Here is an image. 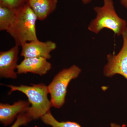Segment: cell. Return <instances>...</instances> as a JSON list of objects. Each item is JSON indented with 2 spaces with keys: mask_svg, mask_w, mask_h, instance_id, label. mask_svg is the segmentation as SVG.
Listing matches in <instances>:
<instances>
[{
  "mask_svg": "<svg viewBox=\"0 0 127 127\" xmlns=\"http://www.w3.org/2000/svg\"><path fill=\"white\" fill-rule=\"evenodd\" d=\"M94 10L96 16L88 27L90 32L97 34L103 29L106 28L119 36L122 35L127 29V21L117 14L112 0H104L102 6H95Z\"/></svg>",
  "mask_w": 127,
  "mask_h": 127,
  "instance_id": "1",
  "label": "cell"
},
{
  "mask_svg": "<svg viewBox=\"0 0 127 127\" xmlns=\"http://www.w3.org/2000/svg\"><path fill=\"white\" fill-rule=\"evenodd\" d=\"M6 86L11 89L9 94L17 91L26 95L31 106L26 112L32 120L41 118L52 107L51 101L48 97L49 93L48 86L43 83L32 84L31 86L9 85Z\"/></svg>",
  "mask_w": 127,
  "mask_h": 127,
  "instance_id": "2",
  "label": "cell"
},
{
  "mask_svg": "<svg viewBox=\"0 0 127 127\" xmlns=\"http://www.w3.org/2000/svg\"><path fill=\"white\" fill-rule=\"evenodd\" d=\"M37 20L27 3L17 12L15 22L7 32L14 39L16 45L21 46L27 42L38 40L36 29Z\"/></svg>",
  "mask_w": 127,
  "mask_h": 127,
  "instance_id": "3",
  "label": "cell"
},
{
  "mask_svg": "<svg viewBox=\"0 0 127 127\" xmlns=\"http://www.w3.org/2000/svg\"><path fill=\"white\" fill-rule=\"evenodd\" d=\"M81 72V69L74 65L60 71L55 76L48 86L52 107L59 108L63 106L68 84L72 80L77 78Z\"/></svg>",
  "mask_w": 127,
  "mask_h": 127,
  "instance_id": "4",
  "label": "cell"
},
{
  "mask_svg": "<svg viewBox=\"0 0 127 127\" xmlns=\"http://www.w3.org/2000/svg\"><path fill=\"white\" fill-rule=\"evenodd\" d=\"M122 47L117 55L109 53L107 55V63L103 68V74L111 77L116 74L122 76L127 79V29L122 35Z\"/></svg>",
  "mask_w": 127,
  "mask_h": 127,
  "instance_id": "5",
  "label": "cell"
},
{
  "mask_svg": "<svg viewBox=\"0 0 127 127\" xmlns=\"http://www.w3.org/2000/svg\"><path fill=\"white\" fill-rule=\"evenodd\" d=\"M21 47V56L24 58L42 57L48 60L51 57L50 53L56 48L57 45L52 41L37 40L27 42Z\"/></svg>",
  "mask_w": 127,
  "mask_h": 127,
  "instance_id": "6",
  "label": "cell"
},
{
  "mask_svg": "<svg viewBox=\"0 0 127 127\" xmlns=\"http://www.w3.org/2000/svg\"><path fill=\"white\" fill-rule=\"evenodd\" d=\"M19 46L16 45L7 51L0 52V76L1 77L16 79Z\"/></svg>",
  "mask_w": 127,
  "mask_h": 127,
  "instance_id": "7",
  "label": "cell"
},
{
  "mask_svg": "<svg viewBox=\"0 0 127 127\" xmlns=\"http://www.w3.org/2000/svg\"><path fill=\"white\" fill-rule=\"evenodd\" d=\"M51 63L47 59L42 57L24 58L17 67V74L31 73L42 76L46 74L51 68Z\"/></svg>",
  "mask_w": 127,
  "mask_h": 127,
  "instance_id": "8",
  "label": "cell"
},
{
  "mask_svg": "<svg viewBox=\"0 0 127 127\" xmlns=\"http://www.w3.org/2000/svg\"><path fill=\"white\" fill-rule=\"evenodd\" d=\"M30 103L27 101L19 100L12 104H0V121L4 126L12 123L16 116L26 112L30 107Z\"/></svg>",
  "mask_w": 127,
  "mask_h": 127,
  "instance_id": "9",
  "label": "cell"
},
{
  "mask_svg": "<svg viewBox=\"0 0 127 127\" xmlns=\"http://www.w3.org/2000/svg\"><path fill=\"white\" fill-rule=\"evenodd\" d=\"M57 0H28L27 3L37 17L43 21L56 9Z\"/></svg>",
  "mask_w": 127,
  "mask_h": 127,
  "instance_id": "10",
  "label": "cell"
},
{
  "mask_svg": "<svg viewBox=\"0 0 127 127\" xmlns=\"http://www.w3.org/2000/svg\"><path fill=\"white\" fill-rule=\"evenodd\" d=\"M17 12L5 6H0V31L7 32L14 24Z\"/></svg>",
  "mask_w": 127,
  "mask_h": 127,
  "instance_id": "11",
  "label": "cell"
},
{
  "mask_svg": "<svg viewBox=\"0 0 127 127\" xmlns=\"http://www.w3.org/2000/svg\"><path fill=\"white\" fill-rule=\"evenodd\" d=\"M41 119L46 125H50L52 127H82L78 124L74 122H59L57 121L50 111L42 116Z\"/></svg>",
  "mask_w": 127,
  "mask_h": 127,
  "instance_id": "12",
  "label": "cell"
},
{
  "mask_svg": "<svg viewBox=\"0 0 127 127\" xmlns=\"http://www.w3.org/2000/svg\"><path fill=\"white\" fill-rule=\"evenodd\" d=\"M28 0H0V6H5L18 12L27 4Z\"/></svg>",
  "mask_w": 127,
  "mask_h": 127,
  "instance_id": "13",
  "label": "cell"
},
{
  "mask_svg": "<svg viewBox=\"0 0 127 127\" xmlns=\"http://www.w3.org/2000/svg\"><path fill=\"white\" fill-rule=\"evenodd\" d=\"M32 120L26 112H23L17 116L15 122L11 127H19L22 125H27Z\"/></svg>",
  "mask_w": 127,
  "mask_h": 127,
  "instance_id": "14",
  "label": "cell"
},
{
  "mask_svg": "<svg viewBox=\"0 0 127 127\" xmlns=\"http://www.w3.org/2000/svg\"><path fill=\"white\" fill-rule=\"evenodd\" d=\"M120 3L123 6L127 9V0H120Z\"/></svg>",
  "mask_w": 127,
  "mask_h": 127,
  "instance_id": "15",
  "label": "cell"
},
{
  "mask_svg": "<svg viewBox=\"0 0 127 127\" xmlns=\"http://www.w3.org/2000/svg\"><path fill=\"white\" fill-rule=\"evenodd\" d=\"M82 2L84 4H87L92 2L93 0H81Z\"/></svg>",
  "mask_w": 127,
  "mask_h": 127,
  "instance_id": "16",
  "label": "cell"
},
{
  "mask_svg": "<svg viewBox=\"0 0 127 127\" xmlns=\"http://www.w3.org/2000/svg\"><path fill=\"white\" fill-rule=\"evenodd\" d=\"M111 127H122L120 125H118L115 123H112L111 124Z\"/></svg>",
  "mask_w": 127,
  "mask_h": 127,
  "instance_id": "17",
  "label": "cell"
}]
</instances>
